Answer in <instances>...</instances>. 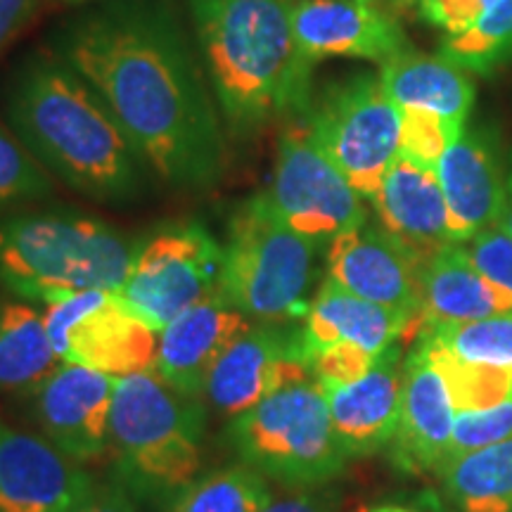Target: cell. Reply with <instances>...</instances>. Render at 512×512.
<instances>
[{
    "label": "cell",
    "instance_id": "6da1fadb",
    "mask_svg": "<svg viewBox=\"0 0 512 512\" xmlns=\"http://www.w3.org/2000/svg\"><path fill=\"white\" fill-rule=\"evenodd\" d=\"M48 48L100 93L152 176L176 190L219 181L226 124L171 0L81 5L53 29Z\"/></svg>",
    "mask_w": 512,
    "mask_h": 512
},
{
    "label": "cell",
    "instance_id": "7a4b0ae2",
    "mask_svg": "<svg viewBox=\"0 0 512 512\" xmlns=\"http://www.w3.org/2000/svg\"><path fill=\"white\" fill-rule=\"evenodd\" d=\"M3 112L12 136L50 176L95 202H136L155 178L100 93L50 48L15 64Z\"/></svg>",
    "mask_w": 512,
    "mask_h": 512
},
{
    "label": "cell",
    "instance_id": "3957f363",
    "mask_svg": "<svg viewBox=\"0 0 512 512\" xmlns=\"http://www.w3.org/2000/svg\"><path fill=\"white\" fill-rule=\"evenodd\" d=\"M294 0H190L195 43L226 133L249 138L283 114H304L311 72L292 27Z\"/></svg>",
    "mask_w": 512,
    "mask_h": 512
},
{
    "label": "cell",
    "instance_id": "277c9868",
    "mask_svg": "<svg viewBox=\"0 0 512 512\" xmlns=\"http://www.w3.org/2000/svg\"><path fill=\"white\" fill-rule=\"evenodd\" d=\"M133 247L95 216L15 211L0 216V287L43 304L83 290L119 292Z\"/></svg>",
    "mask_w": 512,
    "mask_h": 512
},
{
    "label": "cell",
    "instance_id": "5b68a950",
    "mask_svg": "<svg viewBox=\"0 0 512 512\" xmlns=\"http://www.w3.org/2000/svg\"><path fill=\"white\" fill-rule=\"evenodd\" d=\"M207 411L166 384L155 368L117 377L110 456L117 482L136 498H174L202 467Z\"/></svg>",
    "mask_w": 512,
    "mask_h": 512
},
{
    "label": "cell",
    "instance_id": "8992f818",
    "mask_svg": "<svg viewBox=\"0 0 512 512\" xmlns=\"http://www.w3.org/2000/svg\"><path fill=\"white\" fill-rule=\"evenodd\" d=\"M219 294L256 323H294L309 311L318 242L275 214L264 192L230 216L221 242Z\"/></svg>",
    "mask_w": 512,
    "mask_h": 512
},
{
    "label": "cell",
    "instance_id": "52a82bcc",
    "mask_svg": "<svg viewBox=\"0 0 512 512\" xmlns=\"http://www.w3.org/2000/svg\"><path fill=\"white\" fill-rule=\"evenodd\" d=\"M226 444L240 463L287 489L328 486L349 463L316 377L285 384L230 420Z\"/></svg>",
    "mask_w": 512,
    "mask_h": 512
},
{
    "label": "cell",
    "instance_id": "ba28073f",
    "mask_svg": "<svg viewBox=\"0 0 512 512\" xmlns=\"http://www.w3.org/2000/svg\"><path fill=\"white\" fill-rule=\"evenodd\" d=\"M304 124L358 195L373 200L401 152V110L380 76L354 74L311 93Z\"/></svg>",
    "mask_w": 512,
    "mask_h": 512
},
{
    "label": "cell",
    "instance_id": "9c48e42d",
    "mask_svg": "<svg viewBox=\"0 0 512 512\" xmlns=\"http://www.w3.org/2000/svg\"><path fill=\"white\" fill-rule=\"evenodd\" d=\"M221 242L197 221L164 223L133 247L119 294L147 328L162 332L192 306L219 292Z\"/></svg>",
    "mask_w": 512,
    "mask_h": 512
},
{
    "label": "cell",
    "instance_id": "30bf717a",
    "mask_svg": "<svg viewBox=\"0 0 512 512\" xmlns=\"http://www.w3.org/2000/svg\"><path fill=\"white\" fill-rule=\"evenodd\" d=\"M60 363L126 377L155 366L157 332L128 309L119 292L83 290L43 309Z\"/></svg>",
    "mask_w": 512,
    "mask_h": 512
},
{
    "label": "cell",
    "instance_id": "8fae6325",
    "mask_svg": "<svg viewBox=\"0 0 512 512\" xmlns=\"http://www.w3.org/2000/svg\"><path fill=\"white\" fill-rule=\"evenodd\" d=\"M275 214L318 245L366 223L363 197L325 155L306 124L278 143L271 185L264 192Z\"/></svg>",
    "mask_w": 512,
    "mask_h": 512
},
{
    "label": "cell",
    "instance_id": "7c38bea8",
    "mask_svg": "<svg viewBox=\"0 0 512 512\" xmlns=\"http://www.w3.org/2000/svg\"><path fill=\"white\" fill-rule=\"evenodd\" d=\"M309 377L313 375L304 356L302 325L256 323L223 351L202 396L211 411L230 422L275 389Z\"/></svg>",
    "mask_w": 512,
    "mask_h": 512
},
{
    "label": "cell",
    "instance_id": "4fadbf2b",
    "mask_svg": "<svg viewBox=\"0 0 512 512\" xmlns=\"http://www.w3.org/2000/svg\"><path fill=\"white\" fill-rule=\"evenodd\" d=\"M117 377L62 363L34 394V418L55 448L74 463L100 460L110 448Z\"/></svg>",
    "mask_w": 512,
    "mask_h": 512
},
{
    "label": "cell",
    "instance_id": "5bb4252c",
    "mask_svg": "<svg viewBox=\"0 0 512 512\" xmlns=\"http://www.w3.org/2000/svg\"><path fill=\"white\" fill-rule=\"evenodd\" d=\"M95 486L46 437L0 422V512H79Z\"/></svg>",
    "mask_w": 512,
    "mask_h": 512
},
{
    "label": "cell",
    "instance_id": "9a60e30c",
    "mask_svg": "<svg viewBox=\"0 0 512 512\" xmlns=\"http://www.w3.org/2000/svg\"><path fill=\"white\" fill-rule=\"evenodd\" d=\"M292 27L311 69L330 57H358L382 67L408 48L399 22L373 0H294Z\"/></svg>",
    "mask_w": 512,
    "mask_h": 512
},
{
    "label": "cell",
    "instance_id": "2e32d148",
    "mask_svg": "<svg viewBox=\"0 0 512 512\" xmlns=\"http://www.w3.org/2000/svg\"><path fill=\"white\" fill-rule=\"evenodd\" d=\"M328 278L356 297L420 318V266L380 226L351 228L328 249Z\"/></svg>",
    "mask_w": 512,
    "mask_h": 512
},
{
    "label": "cell",
    "instance_id": "e0dca14e",
    "mask_svg": "<svg viewBox=\"0 0 512 512\" xmlns=\"http://www.w3.org/2000/svg\"><path fill=\"white\" fill-rule=\"evenodd\" d=\"M453 408L451 394L437 366L430 361L420 342L403 358L401 413L389 458L403 475L439 472L451 446Z\"/></svg>",
    "mask_w": 512,
    "mask_h": 512
},
{
    "label": "cell",
    "instance_id": "ac0fdd59",
    "mask_svg": "<svg viewBox=\"0 0 512 512\" xmlns=\"http://www.w3.org/2000/svg\"><path fill=\"white\" fill-rule=\"evenodd\" d=\"M377 226L406 249L415 264H430L453 245L448 233L446 200L437 169L399 152L373 197Z\"/></svg>",
    "mask_w": 512,
    "mask_h": 512
},
{
    "label": "cell",
    "instance_id": "d6986e66",
    "mask_svg": "<svg viewBox=\"0 0 512 512\" xmlns=\"http://www.w3.org/2000/svg\"><path fill=\"white\" fill-rule=\"evenodd\" d=\"M323 387V384H320ZM332 430L349 460L366 458L392 444L401 413L403 349L396 342L375 358L366 375L323 387Z\"/></svg>",
    "mask_w": 512,
    "mask_h": 512
},
{
    "label": "cell",
    "instance_id": "ffe728a7",
    "mask_svg": "<svg viewBox=\"0 0 512 512\" xmlns=\"http://www.w3.org/2000/svg\"><path fill=\"white\" fill-rule=\"evenodd\" d=\"M252 320L228 304L219 292L181 313L159 332L155 373L174 392L188 399H202L216 361Z\"/></svg>",
    "mask_w": 512,
    "mask_h": 512
},
{
    "label": "cell",
    "instance_id": "44dd1931",
    "mask_svg": "<svg viewBox=\"0 0 512 512\" xmlns=\"http://www.w3.org/2000/svg\"><path fill=\"white\" fill-rule=\"evenodd\" d=\"M437 176L446 200L448 233L456 245L501 223L505 181L494 150L479 133L463 131L446 147L437 164Z\"/></svg>",
    "mask_w": 512,
    "mask_h": 512
},
{
    "label": "cell",
    "instance_id": "7402d4cb",
    "mask_svg": "<svg viewBox=\"0 0 512 512\" xmlns=\"http://www.w3.org/2000/svg\"><path fill=\"white\" fill-rule=\"evenodd\" d=\"M512 313V294L491 283L472 264L463 245H448L420 271V318L422 330L465 325L475 320Z\"/></svg>",
    "mask_w": 512,
    "mask_h": 512
},
{
    "label": "cell",
    "instance_id": "603a6c76",
    "mask_svg": "<svg viewBox=\"0 0 512 512\" xmlns=\"http://www.w3.org/2000/svg\"><path fill=\"white\" fill-rule=\"evenodd\" d=\"M408 335L418 337L411 316L356 297L330 278H325L311 299L302 323L304 351L328 344H354L380 356Z\"/></svg>",
    "mask_w": 512,
    "mask_h": 512
},
{
    "label": "cell",
    "instance_id": "cb8c5ba5",
    "mask_svg": "<svg viewBox=\"0 0 512 512\" xmlns=\"http://www.w3.org/2000/svg\"><path fill=\"white\" fill-rule=\"evenodd\" d=\"M380 81L401 112H430L465 124L475 102L467 69L441 53H418L411 46L382 64Z\"/></svg>",
    "mask_w": 512,
    "mask_h": 512
},
{
    "label": "cell",
    "instance_id": "d4e9b609",
    "mask_svg": "<svg viewBox=\"0 0 512 512\" xmlns=\"http://www.w3.org/2000/svg\"><path fill=\"white\" fill-rule=\"evenodd\" d=\"M60 366L43 311L0 302V394H34Z\"/></svg>",
    "mask_w": 512,
    "mask_h": 512
},
{
    "label": "cell",
    "instance_id": "484cf974",
    "mask_svg": "<svg viewBox=\"0 0 512 512\" xmlns=\"http://www.w3.org/2000/svg\"><path fill=\"white\" fill-rule=\"evenodd\" d=\"M439 477L458 512H512V439L446 460Z\"/></svg>",
    "mask_w": 512,
    "mask_h": 512
},
{
    "label": "cell",
    "instance_id": "4316f807",
    "mask_svg": "<svg viewBox=\"0 0 512 512\" xmlns=\"http://www.w3.org/2000/svg\"><path fill=\"white\" fill-rule=\"evenodd\" d=\"M273 501L268 479L245 463L195 477L171 498L169 512H261Z\"/></svg>",
    "mask_w": 512,
    "mask_h": 512
},
{
    "label": "cell",
    "instance_id": "83f0119b",
    "mask_svg": "<svg viewBox=\"0 0 512 512\" xmlns=\"http://www.w3.org/2000/svg\"><path fill=\"white\" fill-rule=\"evenodd\" d=\"M418 342L444 377L456 413L486 411L512 401V370L465 361L427 332H420Z\"/></svg>",
    "mask_w": 512,
    "mask_h": 512
},
{
    "label": "cell",
    "instance_id": "f1b7e54d",
    "mask_svg": "<svg viewBox=\"0 0 512 512\" xmlns=\"http://www.w3.org/2000/svg\"><path fill=\"white\" fill-rule=\"evenodd\" d=\"M441 55L467 72L489 74L512 57V0H494L463 34L448 36Z\"/></svg>",
    "mask_w": 512,
    "mask_h": 512
},
{
    "label": "cell",
    "instance_id": "f546056e",
    "mask_svg": "<svg viewBox=\"0 0 512 512\" xmlns=\"http://www.w3.org/2000/svg\"><path fill=\"white\" fill-rule=\"evenodd\" d=\"M422 332L439 339L448 351L465 361L512 370V313Z\"/></svg>",
    "mask_w": 512,
    "mask_h": 512
},
{
    "label": "cell",
    "instance_id": "4dcf8cb0",
    "mask_svg": "<svg viewBox=\"0 0 512 512\" xmlns=\"http://www.w3.org/2000/svg\"><path fill=\"white\" fill-rule=\"evenodd\" d=\"M53 178L22 143L0 126V211L53 195Z\"/></svg>",
    "mask_w": 512,
    "mask_h": 512
},
{
    "label": "cell",
    "instance_id": "1f68e13d",
    "mask_svg": "<svg viewBox=\"0 0 512 512\" xmlns=\"http://www.w3.org/2000/svg\"><path fill=\"white\" fill-rule=\"evenodd\" d=\"M465 131V124L430 112H401V152L437 169L446 147Z\"/></svg>",
    "mask_w": 512,
    "mask_h": 512
},
{
    "label": "cell",
    "instance_id": "d6a6232c",
    "mask_svg": "<svg viewBox=\"0 0 512 512\" xmlns=\"http://www.w3.org/2000/svg\"><path fill=\"white\" fill-rule=\"evenodd\" d=\"M505 439H512V401L486 411H458L446 460L501 444Z\"/></svg>",
    "mask_w": 512,
    "mask_h": 512
},
{
    "label": "cell",
    "instance_id": "836d02e7",
    "mask_svg": "<svg viewBox=\"0 0 512 512\" xmlns=\"http://www.w3.org/2000/svg\"><path fill=\"white\" fill-rule=\"evenodd\" d=\"M311 375L328 387V384H349L366 375L375 363V354L354 347V344H328L304 351Z\"/></svg>",
    "mask_w": 512,
    "mask_h": 512
},
{
    "label": "cell",
    "instance_id": "e575fe53",
    "mask_svg": "<svg viewBox=\"0 0 512 512\" xmlns=\"http://www.w3.org/2000/svg\"><path fill=\"white\" fill-rule=\"evenodd\" d=\"M472 264L482 271L491 283L512 294V235L501 223L484 228L475 238L463 242Z\"/></svg>",
    "mask_w": 512,
    "mask_h": 512
},
{
    "label": "cell",
    "instance_id": "d590c367",
    "mask_svg": "<svg viewBox=\"0 0 512 512\" xmlns=\"http://www.w3.org/2000/svg\"><path fill=\"white\" fill-rule=\"evenodd\" d=\"M494 0H418L427 22L437 24L446 36L463 34L484 15Z\"/></svg>",
    "mask_w": 512,
    "mask_h": 512
},
{
    "label": "cell",
    "instance_id": "8d00e7d4",
    "mask_svg": "<svg viewBox=\"0 0 512 512\" xmlns=\"http://www.w3.org/2000/svg\"><path fill=\"white\" fill-rule=\"evenodd\" d=\"M342 508V494L328 486L318 489H294V494L278 498L266 505L261 512H339Z\"/></svg>",
    "mask_w": 512,
    "mask_h": 512
},
{
    "label": "cell",
    "instance_id": "74e56055",
    "mask_svg": "<svg viewBox=\"0 0 512 512\" xmlns=\"http://www.w3.org/2000/svg\"><path fill=\"white\" fill-rule=\"evenodd\" d=\"M41 0H0V53L34 19Z\"/></svg>",
    "mask_w": 512,
    "mask_h": 512
},
{
    "label": "cell",
    "instance_id": "f35d334b",
    "mask_svg": "<svg viewBox=\"0 0 512 512\" xmlns=\"http://www.w3.org/2000/svg\"><path fill=\"white\" fill-rule=\"evenodd\" d=\"M79 512H138L133 496L119 482L98 484Z\"/></svg>",
    "mask_w": 512,
    "mask_h": 512
},
{
    "label": "cell",
    "instance_id": "ab89813d",
    "mask_svg": "<svg viewBox=\"0 0 512 512\" xmlns=\"http://www.w3.org/2000/svg\"><path fill=\"white\" fill-rule=\"evenodd\" d=\"M501 226L512 235V171L510 176L505 178V209L501 216Z\"/></svg>",
    "mask_w": 512,
    "mask_h": 512
},
{
    "label": "cell",
    "instance_id": "60d3db41",
    "mask_svg": "<svg viewBox=\"0 0 512 512\" xmlns=\"http://www.w3.org/2000/svg\"><path fill=\"white\" fill-rule=\"evenodd\" d=\"M425 510H427V512H448L446 505L441 503L437 496H427V498H425Z\"/></svg>",
    "mask_w": 512,
    "mask_h": 512
},
{
    "label": "cell",
    "instance_id": "b9f144b4",
    "mask_svg": "<svg viewBox=\"0 0 512 512\" xmlns=\"http://www.w3.org/2000/svg\"><path fill=\"white\" fill-rule=\"evenodd\" d=\"M370 512H427V510L403 508V505H380V508H375V510H370Z\"/></svg>",
    "mask_w": 512,
    "mask_h": 512
},
{
    "label": "cell",
    "instance_id": "7bdbcfd3",
    "mask_svg": "<svg viewBox=\"0 0 512 512\" xmlns=\"http://www.w3.org/2000/svg\"><path fill=\"white\" fill-rule=\"evenodd\" d=\"M392 3L396 5V8H413V5L418 3V0H392Z\"/></svg>",
    "mask_w": 512,
    "mask_h": 512
},
{
    "label": "cell",
    "instance_id": "ee69618b",
    "mask_svg": "<svg viewBox=\"0 0 512 512\" xmlns=\"http://www.w3.org/2000/svg\"><path fill=\"white\" fill-rule=\"evenodd\" d=\"M60 3H67V5H88V3H95V0H60Z\"/></svg>",
    "mask_w": 512,
    "mask_h": 512
}]
</instances>
